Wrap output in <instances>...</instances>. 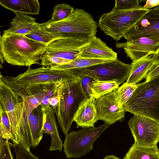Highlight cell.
<instances>
[{"instance_id": "1", "label": "cell", "mask_w": 159, "mask_h": 159, "mask_svg": "<svg viewBox=\"0 0 159 159\" xmlns=\"http://www.w3.org/2000/svg\"><path fill=\"white\" fill-rule=\"evenodd\" d=\"M0 52L4 60L12 65L30 67L39 64L48 44L16 34L9 29L0 36Z\"/></svg>"}, {"instance_id": "2", "label": "cell", "mask_w": 159, "mask_h": 159, "mask_svg": "<svg viewBox=\"0 0 159 159\" xmlns=\"http://www.w3.org/2000/svg\"><path fill=\"white\" fill-rule=\"evenodd\" d=\"M0 109L6 112L10 122L12 141L28 151L31 147L28 117L24 111V102L7 84L0 80Z\"/></svg>"}, {"instance_id": "3", "label": "cell", "mask_w": 159, "mask_h": 159, "mask_svg": "<svg viewBox=\"0 0 159 159\" xmlns=\"http://www.w3.org/2000/svg\"><path fill=\"white\" fill-rule=\"evenodd\" d=\"M41 24L55 39L68 38L89 39L96 35L98 26L91 15L78 8H74L68 17L61 20Z\"/></svg>"}, {"instance_id": "4", "label": "cell", "mask_w": 159, "mask_h": 159, "mask_svg": "<svg viewBox=\"0 0 159 159\" xmlns=\"http://www.w3.org/2000/svg\"><path fill=\"white\" fill-rule=\"evenodd\" d=\"M57 96L58 104L53 109L61 130L66 135L80 103L86 98L79 77L71 81H63L59 87Z\"/></svg>"}, {"instance_id": "5", "label": "cell", "mask_w": 159, "mask_h": 159, "mask_svg": "<svg viewBox=\"0 0 159 159\" xmlns=\"http://www.w3.org/2000/svg\"><path fill=\"white\" fill-rule=\"evenodd\" d=\"M137 85L123 107L125 111L151 119L159 124V75Z\"/></svg>"}, {"instance_id": "6", "label": "cell", "mask_w": 159, "mask_h": 159, "mask_svg": "<svg viewBox=\"0 0 159 159\" xmlns=\"http://www.w3.org/2000/svg\"><path fill=\"white\" fill-rule=\"evenodd\" d=\"M150 9L143 6L129 10H119L113 7L100 17L98 25L106 35L118 41L141 20Z\"/></svg>"}, {"instance_id": "7", "label": "cell", "mask_w": 159, "mask_h": 159, "mask_svg": "<svg viewBox=\"0 0 159 159\" xmlns=\"http://www.w3.org/2000/svg\"><path fill=\"white\" fill-rule=\"evenodd\" d=\"M109 125L105 123L98 127L82 128L68 133L63 145L66 157L77 158L89 153L94 142Z\"/></svg>"}, {"instance_id": "8", "label": "cell", "mask_w": 159, "mask_h": 159, "mask_svg": "<svg viewBox=\"0 0 159 159\" xmlns=\"http://www.w3.org/2000/svg\"><path fill=\"white\" fill-rule=\"evenodd\" d=\"M131 68V64L125 63L117 58L110 62L71 70L78 76H86L99 81H116L119 85L127 80Z\"/></svg>"}, {"instance_id": "9", "label": "cell", "mask_w": 159, "mask_h": 159, "mask_svg": "<svg viewBox=\"0 0 159 159\" xmlns=\"http://www.w3.org/2000/svg\"><path fill=\"white\" fill-rule=\"evenodd\" d=\"M79 78L71 70L53 69L51 67L43 66L35 69L29 67L24 72L16 77H13L17 84L24 86L34 84L57 83L65 80L71 81Z\"/></svg>"}, {"instance_id": "10", "label": "cell", "mask_w": 159, "mask_h": 159, "mask_svg": "<svg viewBox=\"0 0 159 159\" xmlns=\"http://www.w3.org/2000/svg\"><path fill=\"white\" fill-rule=\"evenodd\" d=\"M134 143L143 147L157 146L159 142V124L144 116L134 115L128 122Z\"/></svg>"}, {"instance_id": "11", "label": "cell", "mask_w": 159, "mask_h": 159, "mask_svg": "<svg viewBox=\"0 0 159 159\" xmlns=\"http://www.w3.org/2000/svg\"><path fill=\"white\" fill-rule=\"evenodd\" d=\"M116 47L123 48L127 57L134 61L159 52V34L141 37L129 41L116 42Z\"/></svg>"}, {"instance_id": "12", "label": "cell", "mask_w": 159, "mask_h": 159, "mask_svg": "<svg viewBox=\"0 0 159 159\" xmlns=\"http://www.w3.org/2000/svg\"><path fill=\"white\" fill-rule=\"evenodd\" d=\"M117 90L96 99L99 120L109 125L121 121L125 116V111L120 105Z\"/></svg>"}, {"instance_id": "13", "label": "cell", "mask_w": 159, "mask_h": 159, "mask_svg": "<svg viewBox=\"0 0 159 159\" xmlns=\"http://www.w3.org/2000/svg\"><path fill=\"white\" fill-rule=\"evenodd\" d=\"M88 40L75 38L56 39L48 45L44 54L57 57L69 63L79 57L81 48Z\"/></svg>"}, {"instance_id": "14", "label": "cell", "mask_w": 159, "mask_h": 159, "mask_svg": "<svg viewBox=\"0 0 159 159\" xmlns=\"http://www.w3.org/2000/svg\"><path fill=\"white\" fill-rule=\"evenodd\" d=\"M159 34V6L148 12L125 34L127 42L142 37Z\"/></svg>"}, {"instance_id": "15", "label": "cell", "mask_w": 159, "mask_h": 159, "mask_svg": "<svg viewBox=\"0 0 159 159\" xmlns=\"http://www.w3.org/2000/svg\"><path fill=\"white\" fill-rule=\"evenodd\" d=\"M0 80L8 85L24 102V111L30 113L35 109L40 106L44 97L42 93L33 94L25 86L19 85L14 81L13 76H3L0 74Z\"/></svg>"}, {"instance_id": "16", "label": "cell", "mask_w": 159, "mask_h": 159, "mask_svg": "<svg viewBox=\"0 0 159 159\" xmlns=\"http://www.w3.org/2000/svg\"><path fill=\"white\" fill-rule=\"evenodd\" d=\"M79 57L114 60L117 53L95 35L81 48Z\"/></svg>"}, {"instance_id": "17", "label": "cell", "mask_w": 159, "mask_h": 159, "mask_svg": "<svg viewBox=\"0 0 159 159\" xmlns=\"http://www.w3.org/2000/svg\"><path fill=\"white\" fill-rule=\"evenodd\" d=\"M96 99L93 97L86 98L80 103L74 118L77 127H94L95 123L99 120Z\"/></svg>"}, {"instance_id": "18", "label": "cell", "mask_w": 159, "mask_h": 159, "mask_svg": "<svg viewBox=\"0 0 159 159\" xmlns=\"http://www.w3.org/2000/svg\"><path fill=\"white\" fill-rule=\"evenodd\" d=\"M43 125L42 134H49L51 138L49 151L62 149L63 144L58 132V128L54 111L50 106L43 111Z\"/></svg>"}, {"instance_id": "19", "label": "cell", "mask_w": 159, "mask_h": 159, "mask_svg": "<svg viewBox=\"0 0 159 159\" xmlns=\"http://www.w3.org/2000/svg\"><path fill=\"white\" fill-rule=\"evenodd\" d=\"M152 55L132 61L131 64V71L126 82L137 84L145 78L155 63Z\"/></svg>"}, {"instance_id": "20", "label": "cell", "mask_w": 159, "mask_h": 159, "mask_svg": "<svg viewBox=\"0 0 159 159\" xmlns=\"http://www.w3.org/2000/svg\"><path fill=\"white\" fill-rule=\"evenodd\" d=\"M43 112L40 105L29 115L28 123L31 136V147L36 148L43 135L42 134L43 125Z\"/></svg>"}, {"instance_id": "21", "label": "cell", "mask_w": 159, "mask_h": 159, "mask_svg": "<svg viewBox=\"0 0 159 159\" xmlns=\"http://www.w3.org/2000/svg\"><path fill=\"white\" fill-rule=\"evenodd\" d=\"M0 4L14 13L29 15H37L39 13L40 4L37 0H0Z\"/></svg>"}, {"instance_id": "22", "label": "cell", "mask_w": 159, "mask_h": 159, "mask_svg": "<svg viewBox=\"0 0 159 159\" xmlns=\"http://www.w3.org/2000/svg\"><path fill=\"white\" fill-rule=\"evenodd\" d=\"M16 16L10 22L9 30L14 33L25 35L34 28L36 19L29 15L15 12Z\"/></svg>"}, {"instance_id": "23", "label": "cell", "mask_w": 159, "mask_h": 159, "mask_svg": "<svg viewBox=\"0 0 159 159\" xmlns=\"http://www.w3.org/2000/svg\"><path fill=\"white\" fill-rule=\"evenodd\" d=\"M125 156L126 159H159V149L157 146L145 147L134 143Z\"/></svg>"}, {"instance_id": "24", "label": "cell", "mask_w": 159, "mask_h": 159, "mask_svg": "<svg viewBox=\"0 0 159 159\" xmlns=\"http://www.w3.org/2000/svg\"><path fill=\"white\" fill-rule=\"evenodd\" d=\"M113 60H114L78 57L68 63L51 67L53 69L59 70H68L80 69Z\"/></svg>"}, {"instance_id": "25", "label": "cell", "mask_w": 159, "mask_h": 159, "mask_svg": "<svg viewBox=\"0 0 159 159\" xmlns=\"http://www.w3.org/2000/svg\"><path fill=\"white\" fill-rule=\"evenodd\" d=\"M119 85L116 81H102L94 80L92 84L93 97L96 99L117 89Z\"/></svg>"}, {"instance_id": "26", "label": "cell", "mask_w": 159, "mask_h": 159, "mask_svg": "<svg viewBox=\"0 0 159 159\" xmlns=\"http://www.w3.org/2000/svg\"><path fill=\"white\" fill-rule=\"evenodd\" d=\"M25 36L34 40L48 45L55 40L54 37L43 27L41 24L37 22L33 30Z\"/></svg>"}, {"instance_id": "27", "label": "cell", "mask_w": 159, "mask_h": 159, "mask_svg": "<svg viewBox=\"0 0 159 159\" xmlns=\"http://www.w3.org/2000/svg\"><path fill=\"white\" fill-rule=\"evenodd\" d=\"M137 87V84H130L126 82L118 88L117 90V93L120 106L124 107Z\"/></svg>"}, {"instance_id": "28", "label": "cell", "mask_w": 159, "mask_h": 159, "mask_svg": "<svg viewBox=\"0 0 159 159\" xmlns=\"http://www.w3.org/2000/svg\"><path fill=\"white\" fill-rule=\"evenodd\" d=\"M74 9L73 7L68 4H57L54 7L52 18L48 21L53 22L64 19L70 15Z\"/></svg>"}, {"instance_id": "29", "label": "cell", "mask_w": 159, "mask_h": 159, "mask_svg": "<svg viewBox=\"0 0 159 159\" xmlns=\"http://www.w3.org/2000/svg\"><path fill=\"white\" fill-rule=\"evenodd\" d=\"M0 136L4 140H12L9 121L6 111L0 109Z\"/></svg>"}, {"instance_id": "30", "label": "cell", "mask_w": 159, "mask_h": 159, "mask_svg": "<svg viewBox=\"0 0 159 159\" xmlns=\"http://www.w3.org/2000/svg\"><path fill=\"white\" fill-rule=\"evenodd\" d=\"M140 1L138 0H116L114 7L123 10L134 9L141 6L140 5Z\"/></svg>"}, {"instance_id": "31", "label": "cell", "mask_w": 159, "mask_h": 159, "mask_svg": "<svg viewBox=\"0 0 159 159\" xmlns=\"http://www.w3.org/2000/svg\"><path fill=\"white\" fill-rule=\"evenodd\" d=\"M80 84L86 98L93 97L92 90V84L94 81L92 78L86 76L79 75Z\"/></svg>"}, {"instance_id": "32", "label": "cell", "mask_w": 159, "mask_h": 159, "mask_svg": "<svg viewBox=\"0 0 159 159\" xmlns=\"http://www.w3.org/2000/svg\"><path fill=\"white\" fill-rule=\"evenodd\" d=\"M9 144L14 149L16 159H39L32 153L30 151H26L20 148L18 145H15L10 142Z\"/></svg>"}, {"instance_id": "33", "label": "cell", "mask_w": 159, "mask_h": 159, "mask_svg": "<svg viewBox=\"0 0 159 159\" xmlns=\"http://www.w3.org/2000/svg\"><path fill=\"white\" fill-rule=\"evenodd\" d=\"M8 140L0 136V159H13Z\"/></svg>"}, {"instance_id": "34", "label": "cell", "mask_w": 159, "mask_h": 159, "mask_svg": "<svg viewBox=\"0 0 159 159\" xmlns=\"http://www.w3.org/2000/svg\"><path fill=\"white\" fill-rule=\"evenodd\" d=\"M159 75V64L154 65L146 76V81H148Z\"/></svg>"}, {"instance_id": "35", "label": "cell", "mask_w": 159, "mask_h": 159, "mask_svg": "<svg viewBox=\"0 0 159 159\" xmlns=\"http://www.w3.org/2000/svg\"><path fill=\"white\" fill-rule=\"evenodd\" d=\"M159 6V0H147L143 7L146 9Z\"/></svg>"}, {"instance_id": "36", "label": "cell", "mask_w": 159, "mask_h": 159, "mask_svg": "<svg viewBox=\"0 0 159 159\" xmlns=\"http://www.w3.org/2000/svg\"><path fill=\"white\" fill-rule=\"evenodd\" d=\"M152 58L155 61L154 65H157L159 64V52L157 53L152 55Z\"/></svg>"}, {"instance_id": "37", "label": "cell", "mask_w": 159, "mask_h": 159, "mask_svg": "<svg viewBox=\"0 0 159 159\" xmlns=\"http://www.w3.org/2000/svg\"><path fill=\"white\" fill-rule=\"evenodd\" d=\"M103 159H120L116 156L110 155L106 156Z\"/></svg>"}, {"instance_id": "38", "label": "cell", "mask_w": 159, "mask_h": 159, "mask_svg": "<svg viewBox=\"0 0 159 159\" xmlns=\"http://www.w3.org/2000/svg\"><path fill=\"white\" fill-rule=\"evenodd\" d=\"M126 159V157H125H125H124V158H123V159Z\"/></svg>"}]
</instances>
